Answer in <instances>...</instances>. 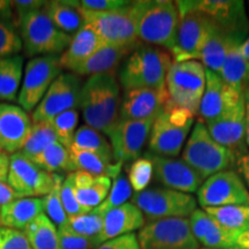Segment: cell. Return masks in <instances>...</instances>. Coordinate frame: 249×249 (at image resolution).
<instances>
[{"mask_svg":"<svg viewBox=\"0 0 249 249\" xmlns=\"http://www.w3.org/2000/svg\"><path fill=\"white\" fill-rule=\"evenodd\" d=\"M8 185L23 197H44L53 188L55 173H49L23 156L17 152L9 156Z\"/></svg>","mask_w":249,"mask_h":249,"instance_id":"4fadbf2b","label":"cell"},{"mask_svg":"<svg viewBox=\"0 0 249 249\" xmlns=\"http://www.w3.org/2000/svg\"><path fill=\"white\" fill-rule=\"evenodd\" d=\"M239 51H240V53L244 55L247 60H249V37L246 38L244 42L239 45Z\"/></svg>","mask_w":249,"mask_h":249,"instance_id":"6f0895ef","label":"cell"},{"mask_svg":"<svg viewBox=\"0 0 249 249\" xmlns=\"http://www.w3.org/2000/svg\"><path fill=\"white\" fill-rule=\"evenodd\" d=\"M103 45L105 43L98 34L85 26L73 36L71 44L59 57L61 68L74 71Z\"/></svg>","mask_w":249,"mask_h":249,"instance_id":"4316f807","label":"cell"},{"mask_svg":"<svg viewBox=\"0 0 249 249\" xmlns=\"http://www.w3.org/2000/svg\"><path fill=\"white\" fill-rule=\"evenodd\" d=\"M120 107L116 71L89 76L82 85L79 108L88 126L108 136L120 120Z\"/></svg>","mask_w":249,"mask_h":249,"instance_id":"6da1fadb","label":"cell"},{"mask_svg":"<svg viewBox=\"0 0 249 249\" xmlns=\"http://www.w3.org/2000/svg\"><path fill=\"white\" fill-rule=\"evenodd\" d=\"M169 99L166 88L124 90L120 107V119L147 120L158 117Z\"/></svg>","mask_w":249,"mask_h":249,"instance_id":"44dd1931","label":"cell"},{"mask_svg":"<svg viewBox=\"0 0 249 249\" xmlns=\"http://www.w3.org/2000/svg\"><path fill=\"white\" fill-rule=\"evenodd\" d=\"M132 203L151 222L166 218H186L196 210L194 196L169 188H150L134 193Z\"/></svg>","mask_w":249,"mask_h":249,"instance_id":"ba28073f","label":"cell"},{"mask_svg":"<svg viewBox=\"0 0 249 249\" xmlns=\"http://www.w3.org/2000/svg\"><path fill=\"white\" fill-rule=\"evenodd\" d=\"M154 165V178L165 188L192 194L198 191L204 180L186 161L163 157L151 152L145 155Z\"/></svg>","mask_w":249,"mask_h":249,"instance_id":"d6986e66","label":"cell"},{"mask_svg":"<svg viewBox=\"0 0 249 249\" xmlns=\"http://www.w3.org/2000/svg\"><path fill=\"white\" fill-rule=\"evenodd\" d=\"M55 142H58V138L50 121L35 123L33 124L29 138L20 152L29 160H33Z\"/></svg>","mask_w":249,"mask_h":249,"instance_id":"74e56055","label":"cell"},{"mask_svg":"<svg viewBox=\"0 0 249 249\" xmlns=\"http://www.w3.org/2000/svg\"><path fill=\"white\" fill-rule=\"evenodd\" d=\"M132 187L129 185L128 179L124 176V174H120L118 176L116 179L112 182V187L110 189V193H108L107 197L105 198L104 202L102 204H99L96 209L93 211L104 216L107 211L111 209H114V208L120 207L124 203H127V200L129 197H132Z\"/></svg>","mask_w":249,"mask_h":249,"instance_id":"60d3db41","label":"cell"},{"mask_svg":"<svg viewBox=\"0 0 249 249\" xmlns=\"http://www.w3.org/2000/svg\"><path fill=\"white\" fill-rule=\"evenodd\" d=\"M82 83L74 73H61L52 83L45 96L33 112V124L50 121L68 110H77Z\"/></svg>","mask_w":249,"mask_h":249,"instance_id":"5bb4252c","label":"cell"},{"mask_svg":"<svg viewBox=\"0 0 249 249\" xmlns=\"http://www.w3.org/2000/svg\"><path fill=\"white\" fill-rule=\"evenodd\" d=\"M195 7L207 15L214 24L239 42L249 33V18L245 2L240 0H198Z\"/></svg>","mask_w":249,"mask_h":249,"instance_id":"e0dca14e","label":"cell"},{"mask_svg":"<svg viewBox=\"0 0 249 249\" xmlns=\"http://www.w3.org/2000/svg\"><path fill=\"white\" fill-rule=\"evenodd\" d=\"M9 170V156L5 152L0 155V181L7 182Z\"/></svg>","mask_w":249,"mask_h":249,"instance_id":"11a10c76","label":"cell"},{"mask_svg":"<svg viewBox=\"0 0 249 249\" xmlns=\"http://www.w3.org/2000/svg\"><path fill=\"white\" fill-rule=\"evenodd\" d=\"M23 79V57L0 58V101H18V89Z\"/></svg>","mask_w":249,"mask_h":249,"instance_id":"d6a6232c","label":"cell"},{"mask_svg":"<svg viewBox=\"0 0 249 249\" xmlns=\"http://www.w3.org/2000/svg\"><path fill=\"white\" fill-rule=\"evenodd\" d=\"M18 27L24 53L31 58L60 55L73 38L59 30L43 9L24 17Z\"/></svg>","mask_w":249,"mask_h":249,"instance_id":"5b68a950","label":"cell"},{"mask_svg":"<svg viewBox=\"0 0 249 249\" xmlns=\"http://www.w3.org/2000/svg\"><path fill=\"white\" fill-rule=\"evenodd\" d=\"M45 2L46 1H43V0H17V1H12L18 24H20V21L27 15L43 9Z\"/></svg>","mask_w":249,"mask_h":249,"instance_id":"f907efd6","label":"cell"},{"mask_svg":"<svg viewBox=\"0 0 249 249\" xmlns=\"http://www.w3.org/2000/svg\"><path fill=\"white\" fill-rule=\"evenodd\" d=\"M189 223L195 239L207 249H249V231L226 229L203 210L196 209Z\"/></svg>","mask_w":249,"mask_h":249,"instance_id":"9a60e30c","label":"cell"},{"mask_svg":"<svg viewBox=\"0 0 249 249\" xmlns=\"http://www.w3.org/2000/svg\"><path fill=\"white\" fill-rule=\"evenodd\" d=\"M23 232L33 249H60L58 227L44 213L38 214Z\"/></svg>","mask_w":249,"mask_h":249,"instance_id":"836d02e7","label":"cell"},{"mask_svg":"<svg viewBox=\"0 0 249 249\" xmlns=\"http://www.w3.org/2000/svg\"><path fill=\"white\" fill-rule=\"evenodd\" d=\"M33 120L18 105L0 103V145L4 152L17 154L29 138Z\"/></svg>","mask_w":249,"mask_h":249,"instance_id":"7402d4cb","label":"cell"},{"mask_svg":"<svg viewBox=\"0 0 249 249\" xmlns=\"http://www.w3.org/2000/svg\"><path fill=\"white\" fill-rule=\"evenodd\" d=\"M21 198L17 193L14 192V189L8 185V182H1L0 181V208H2L4 205L12 203V202Z\"/></svg>","mask_w":249,"mask_h":249,"instance_id":"816d5d0a","label":"cell"},{"mask_svg":"<svg viewBox=\"0 0 249 249\" xmlns=\"http://www.w3.org/2000/svg\"><path fill=\"white\" fill-rule=\"evenodd\" d=\"M182 160L203 180L235 165L236 156L211 138L203 121L197 120L182 152Z\"/></svg>","mask_w":249,"mask_h":249,"instance_id":"277c9868","label":"cell"},{"mask_svg":"<svg viewBox=\"0 0 249 249\" xmlns=\"http://www.w3.org/2000/svg\"><path fill=\"white\" fill-rule=\"evenodd\" d=\"M205 213L220 225L233 231H249L248 205H226L205 208Z\"/></svg>","mask_w":249,"mask_h":249,"instance_id":"8d00e7d4","label":"cell"},{"mask_svg":"<svg viewBox=\"0 0 249 249\" xmlns=\"http://www.w3.org/2000/svg\"><path fill=\"white\" fill-rule=\"evenodd\" d=\"M34 163L49 173L75 172L76 169L71 161L70 151L61 143L55 142L33 158Z\"/></svg>","mask_w":249,"mask_h":249,"instance_id":"d590c367","label":"cell"},{"mask_svg":"<svg viewBox=\"0 0 249 249\" xmlns=\"http://www.w3.org/2000/svg\"><path fill=\"white\" fill-rule=\"evenodd\" d=\"M235 43L241 44V42L232 38L231 36L224 33L209 18L207 34H205L204 40L202 43L196 60H201L205 70L219 74L226 59L227 52Z\"/></svg>","mask_w":249,"mask_h":249,"instance_id":"d4e9b609","label":"cell"},{"mask_svg":"<svg viewBox=\"0 0 249 249\" xmlns=\"http://www.w3.org/2000/svg\"><path fill=\"white\" fill-rule=\"evenodd\" d=\"M71 161L76 171H82L92 176H104L114 180L121 174V163H107L93 152L77 149L73 145L68 148Z\"/></svg>","mask_w":249,"mask_h":249,"instance_id":"1f68e13d","label":"cell"},{"mask_svg":"<svg viewBox=\"0 0 249 249\" xmlns=\"http://www.w3.org/2000/svg\"><path fill=\"white\" fill-rule=\"evenodd\" d=\"M133 9L139 40L172 51L179 28L177 2L171 0L133 1Z\"/></svg>","mask_w":249,"mask_h":249,"instance_id":"7a4b0ae2","label":"cell"},{"mask_svg":"<svg viewBox=\"0 0 249 249\" xmlns=\"http://www.w3.org/2000/svg\"><path fill=\"white\" fill-rule=\"evenodd\" d=\"M44 213L43 197L18 198L0 211V226L24 231L38 214Z\"/></svg>","mask_w":249,"mask_h":249,"instance_id":"83f0119b","label":"cell"},{"mask_svg":"<svg viewBox=\"0 0 249 249\" xmlns=\"http://www.w3.org/2000/svg\"><path fill=\"white\" fill-rule=\"evenodd\" d=\"M22 50V40L17 26L0 18V58L18 55Z\"/></svg>","mask_w":249,"mask_h":249,"instance_id":"ee69618b","label":"cell"},{"mask_svg":"<svg viewBox=\"0 0 249 249\" xmlns=\"http://www.w3.org/2000/svg\"><path fill=\"white\" fill-rule=\"evenodd\" d=\"M64 176L55 173V182L53 188L48 195L43 197L44 202V213L53 222V224L58 229L65 227L68 223V216L66 211L64 209L61 198H60V189L61 185L64 182Z\"/></svg>","mask_w":249,"mask_h":249,"instance_id":"f35d334b","label":"cell"},{"mask_svg":"<svg viewBox=\"0 0 249 249\" xmlns=\"http://www.w3.org/2000/svg\"><path fill=\"white\" fill-rule=\"evenodd\" d=\"M198 204L202 208H217L226 205H248L249 191L239 176L233 170L218 172L204 180L196 192Z\"/></svg>","mask_w":249,"mask_h":249,"instance_id":"7c38bea8","label":"cell"},{"mask_svg":"<svg viewBox=\"0 0 249 249\" xmlns=\"http://www.w3.org/2000/svg\"><path fill=\"white\" fill-rule=\"evenodd\" d=\"M207 129L214 141L234 152L236 158L248 152L245 148L246 138V97L231 110L205 123Z\"/></svg>","mask_w":249,"mask_h":249,"instance_id":"ac0fdd59","label":"cell"},{"mask_svg":"<svg viewBox=\"0 0 249 249\" xmlns=\"http://www.w3.org/2000/svg\"><path fill=\"white\" fill-rule=\"evenodd\" d=\"M176 2L179 9V28L176 46L171 53L174 62L196 60L207 34L209 18L195 7L193 0Z\"/></svg>","mask_w":249,"mask_h":249,"instance_id":"8fae6325","label":"cell"},{"mask_svg":"<svg viewBox=\"0 0 249 249\" xmlns=\"http://www.w3.org/2000/svg\"><path fill=\"white\" fill-rule=\"evenodd\" d=\"M145 225L144 214L133 203H124L114 208L104 214V223L97 241L103 242L116 239L118 236L134 233Z\"/></svg>","mask_w":249,"mask_h":249,"instance_id":"cb8c5ba5","label":"cell"},{"mask_svg":"<svg viewBox=\"0 0 249 249\" xmlns=\"http://www.w3.org/2000/svg\"><path fill=\"white\" fill-rule=\"evenodd\" d=\"M130 1L124 0H80L77 5L82 9L91 12H108L126 7Z\"/></svg>","mask_w":249,"mask_h":249,"instance_id":"c3c4849f","label":"cell"},{"mask_svg":"<svg viewBox=\"0 0 249 249\" xmlns=\"http://www.w3.org/2000/svg\"><path fill=\"white\" fill-rule=\"evenodd\" d=\"M202 249H207V248H202Z\"/></svg>","mask_w":249,"mask_h":249,"instance_id":"6125c7cd","label":"cell"},{"mask_svg":"<svg viewBox=\"0 0 249 249\" xmlns=\"http://www.w3.org/2000/svg\"><path fill=\"white\" fill-rule=\"evenodd\" d=\"M172 57L157 46L139 44L130 52L119 71V82L128 89H165Z\"/></svg>","mask_w":249,"mask_h":249,"instance_id":"3957f363","label":"cell"},{"mask_svg":"<svg viewBox=\"0 0 249 249\" xmlns=\"http://www.w3.org/2000/svg\"><path fill=\"white\" fill-rule=\"evenodd\" d=\"M50 124L57 135L58 142L68 149L73 143L74 135L77 130L79 111L74 108V110L62 112L53 119L50 120Z\"/></svg>","mask_w":249,"mask_h":249,"instance_id":"ab89813d","label":"cell"},{"mask_svg":"<svg viewBox=\"0 0 249 249\" xmlns=\"http://www.w3.org/2000/svg\"><path fill=\"white\" fill-rule=\"evenodd\" d=\"M80 9L85 18V26L95 30L105 44L128 49H135L140 44L132 1L126 7L116 11L91 12L81 7Z\"/></svg>","mask_w":249,"mask_h":249,"instance_id":"52a82bcc","label":"cell"},{"mask_svg":"<svg viewBox=\"0 0 249 249\" xmlns=\"http://www.w3.org/2000/svg\"><path fill=\"white\" fill-rule=\"evenodd\" d=\"M239 43L231 46L218 75L241 95L249 88V60L239 51Z\"/></svg>","mask_w":249,"mask_h":249,"instance_id":"4dcf8cb0","label":"cell"},{"mask_svg":"<svg viewBox=\"0 0 249 249\" xmlns=\"http://www.w3.org/2000/svg\"><path fill=\"white\" fill-rule=\"evenodd\" d=\"M244 97L245 95L226 85L218 74L205 70V89L198 108L200 120L205 123L214 120L224 112L235 107Z\"/></svg>","mask_w":249,"mask_h":249,"instance_id":"ffe728a7","label":"cell"},{"mask_svg":"<svg viewBox=\"0 0 249 249\" xmlns=\"http://www.w3.org/2000/svg\"><path fill=\"white\" fill-rule=\"evenodd\" d=\"M60 55H42L28 61L18 95V103L26 112L35 110L54 80L61 74Z\"/></svg>","mask_w":249,"mask_h":249,"instance_id":"30bf717a","label":"cell"},{"mask_svg":"<svg viewBox=\"0 0 249 249\" xmlns=\"http://www.w3.org/2000/svg\"><path fill=\"white\" fill-rule=\"evenodd\" d=\"M2 152H4V150H2V148H1V145H0V155L2 154Z\"/></svg>","mask_w":249,"mask_h":249,"instance_id":"91938a15","label":"cell"},{"mask_svg":"<svg viewBox=\"0 0 249 249\" xmlns=\"http://www.w3.org/2000/svg\"><path fill=\"white\" fill-rule=\"evenodd\" d=\"M71 145L77 149L93 152L107 163H116L113 160L111 143L107 141L104 134L88 124H83L77 128Z\"/></svg>","mask_w":249,"mask_h":249,"instance_id":"e575fe53","label":"cell"},{"mask_svg":"<svg viewBox=\"0 0 249 249\" xmlns=\"http://www.w3.org/2000/svg\"><path fill=\"white\" fill-rule=\"evenodd\" d=\"M0 211H1V208H0Z\"/></svg>","mask_w":249,"mask_h":249,"instance_id":"94428289","label":"cell"},{"mask_svg":"<svg viewBox=\"0 0 249 249\" xmlns=\"http://www.w3.org/2000/svg\"><path fill=\"white\" fill-rule=\"evenodd\" d=\"M73 177L74 194L85 213H89L98 207L107 197L112 187V179L104 176L75 171Z\"/></svg>","mask_w":249,"mask_h":249,"instance_id":"484cf974","label":"cell"},{"mask_svg":"<svg viewBox=\"0 0 249 249\" xmlns=\"http://www.w3.org/2000/svg\"><path fill=\"white\" fill-rule=\"evenodd\" d=\"M60 198L68 218L79 216L81 213H86L82 210V208H81L79 202H77L75 194H74L73 177H71V173H68L66 178L64 179V182H62L60 189Z\"/></svg>","mask_w":249,"mask_h":249,"instance_id":"bcb514c9","label":"cell"},{"mask_svg":"<svg viewBox=\"0 0 249 249\" xmlns=\"http://www.w3.org/2000/svg\"><path fill=\"white\" fill-rule=\"evenodd\" d=\"M246 144L249 147V99L246 98Z\"/></svg>","mask_w":249,"mask_h":249,"instance_id":"9f6ffc18","label":"cell"},{"mask_svg":"<svg viewBox=\"0 0 249 249\" xmlns=\"http://www.w3.org/2000/svg\"><path fill=\"white\" fill-rule=\"evenodd\" d=\"M204 89L205 68L202 62H172L166 75V90L173 105L186 108L195 117L198 114Z\"/></svg>","mask_w":249,"mask_h":249,"instance_id":"8992f818","label":"cell"},{"mask_svg":"<svg viewBox=\"0 0 249 249\" xmlns=\"http://www.w3.org/2000/svg\"><path fill=\"white\" fill-rule=\"evenodd\" d=\"M133 50L134 49L105 44L97 50L91 57L87 59L83 64H81L73 73L79 76H92L96 74L113 71L117 70L123 59L127 54H130Z\"/></svg>","mask_w":249,"mask_h":249,"instance_id":"f1b7e54d","label":"cell"},{"mask_svg":"<svg viewBox=\"0 0 249 249\" xmlns=\"http://www.w3.org/2000/svg\"><path fill=\"white\" fill-rule=\"evenodd\" d=\"M96 249H141L140 248L138 234H129L118 236L116 239L105 241L98 246Z\"/></svg>","mask_w":249,"mask_h":249,"instance_id":"681fc988","label":"cell"},{"mask_svg":"<svg viewBox=\"0 0 249 249\" xmlns=\"http://www.w3.org/2000/svg\"><path fill=\"white\" fill-rule=\"evenodd\" d=\"M43 11L59 30L74 36L85 27V18L76 1L52 0L46 1Z\"/></svg>","mask_w":249,"mask_h":249,"instance_id":"f546056e","label":"cell"},{"mask_svg":"<svg viewBox=\"0 0 249 249\" xmlns=\"http://www.w3.org/2000/svg\"><path fill=\"white\" fill-rule=\"evenodd\" d=\"M103 223L104 216L91 210L89 213L68 218L66 227L80 235L97 239L103 230Z\"/></svg>","mask_w":249,"mask_h":249,"instance_id":"b9f144b4","label":"cell"},{"mask_svg":"<svg viewBox=\"0 0 249 249\" xmlns=\"http://www.w3.org/2000/svg\"><path fill=\"white\" fill-rule=\"evenodd\" d=\"M245 97L247 98V99H249V88L246 90V92H245Z\"/></svg>","mask_w":249,"mask_h":249,"instance_id":"680465c9","label":"cell"},{"mask_svg":"<svg viewBox=\"0 0 249 249\" xmlns=\"http://www.w3.org/2000/svg\"><path fill=\"white\" fill-rule=\"evenodd\" d=\"M58 231L60 249H96L99 246L97 239L77 234L66 226L58 229Z\"/></svg>","mask_w":249,"mask_h":249,"instance_id":"f6af8a7d","label":"cell"},{"mask_svg":"<svg viewBox=\"0 0 249 249\" xmlns=\"http://www.w3.org/2000/svg\"><path fill=\"white\" fill-rule=\"evenodd\" d=\"M235 165L238 167L239 176H241V179L245 180L246 185L249 188V152L239 156L235 160Z\"/></svg>","mask_w":249,"mask_h":249,"instance_id":"f5cc1de1","label":"cell"},{"mask_svg":"<svg viewBox=\"0 0 249 249\" xmlns=\"http://www.w3.org/2000/svg\"><path fill=\"white\" fill-rule=\"evenodd\" d=\"M194 124L177 126L171 123L164 110L156 118L149 136V150L151 154L174 158L182 150L183 143Z\"/></svg>","mask_w":249,"mask_h":249,"instance_id":"603a6c76","label":"cell"},{"mask_svg":"<svg viewBox=\"0 0 249 249\" xmlns=\"http://www.w3.org/2000/svg\"><path fill=\"white\" fill-rule=\"evenodd\" d=\"M156 118L147 120H119L108 135L116 163L124 164L140 158L142 149L150 136Z\"/></svg>","mask_w":249,"mask_h":249,"instance_id":"2e32d148","label":"cell"},{"mask_svg":"<svg viewBox=\"0 0 249 249\" xmlns=\"http://www.w3.org/2000/svg\"><path fill=\"white\" fill-rule=\"evenodd\" d=\"M127 176L133 191L143 192L154 178V165L148 157H140L130 163L127 169Z\"/></svg>","mask_w":249,"mask_h":249,"instance_id":"7bdbcfd3","label":"cell"},{"mask_svg":"<svg viewBox=\"0 0 249 249\" xmlns=\"http://www.w3.org/2000/svg\"><path fill=\"white\" fill-rule=\"evenodd\" d=\"M141 249H198L187 218H166L145 224L140 230Z\"/></svg>","mask_w":249,"mask_h":249,"instance_id":"9c48e42d","label":"cell"},{"mask_svg":"<svg viewBox=\"0 0 249 249\" xmlns=\"http://www.w3.org/2000/svg\"><path fill=\"white\" fill-rule=\"evenodd\" d=\"M0 249H33L23 231L0 226Z\"/></svg>","mask_w":249,"mask_h":249,"instance_id":"7dc6e473","label":"cell"},{"mask_svg":"<svg viewBox=\"0 0 249 249\" xmlns=\"http://www.w3.org/2000/svg\"><path fill=\"white\" fill-rule=\"evenodd\" d=\"M0 18L2 20L9 21V22L14 23L17 26L18 20L15 17L13 6H12V1H7V0H0Z\"/></svg>","mask_w":249,"mask_h":249,"instance_id":"db71d44e","label":"cell"}]
</instances>
